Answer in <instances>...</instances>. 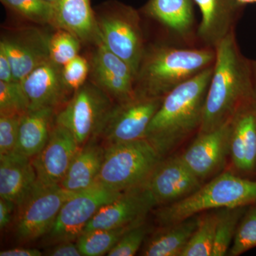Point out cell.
I'll return each mask as SVG.
<instances>
[{"instance_id":"21","label":"cell","mask_w":256,"mask_h":256,"mask_svg":"<svg viewBox=\"0 0 256 256\" xmlns=\"http://www.w3.org/2000/svg\"><path fill=\"white\" fill-rule=\"evenodd\" d=\"M105 156V146L96 139L82 146L60 186L67 191L78 193L96 183Z\"/></svg>"},{"instance_id":"1","label":"cell","mask_w":256,"mask_h":256,"mask_svg":"<svg viewBox=\"0 0 256 256\" xmlns=\"http://www.w3.org/2000/svg\"><path fill=\"white\" fill-rule=\"evenodd\" d=\"M214 50L213 73L198 133L210 132L226 124L239 108L254 96L252 63L240 53L234 30Z\"/></svg>"},{"instance_id":"7","label":"cell","mask_w":256,"mask_h":256,"mask_svg":"<svg viewBox=\"0 0 256 256\" xmlns=\"http://www.w3.org/2000/svg\"><path fill=\"white\" fill-rule=\"evenodd\" d=\"M99 40L122 58L137 75L146 47L140 18L136 10L120 5L96 18Z\"/></svg>"},{"instance_id":"17","label":"cell","mask_w":256,"mask_h":256,"mask_svg":"<svg viewBox=\"0 0 256 256\" xmlns=\"http://www.w3.org/2000/svg\"><path fill=\"white\" fill-rule=\"evenodd\" d=\"M230 154L236 169L256 174V99L250 98L230 120Z\"/></svg>"},{"instance_id":"28","label":"cell","mask_w":256,"mask_h":256,"mask_svg":"<svg viewBox=\"0 0 256 256\" xmlns=\"http://www.w3.org/2000/svg\"><path fill=\"white\" fill-rule=\"evenodd\" d=\"M218 218V212L200 218L198 226L181 256H212Z\"/></svg>"},{"instance_id":"8","label":"cell","mask_w":256,"mask_h":256,"mask_svg":"<svg viewBox=\"0 0 256 256\" xmlns=\"http://www.w3.org/2000/svg\"><path fill=\"white\" fill-rule=\"evenodd\" d=\"M75 194L64 190L60 185H44L36 182L18 206L15 228L16 237L28 242L46 236L64 204Z\"/></svg>"},{"instance_id":"13","label":"cell","mask_w":256,"mask_h":256,"mask_svg":"<svg viewBox=\"0 0 256 256\" xmlns=\"http://www.w3.org/2000/svg\"><path fill=\"white\" fill-rule=\"evenodd\" d=\"M230 120L210 132L198 133L195 140L180 156L202 181L220 171L230 154Z\"/></svg>"},{"instance_id":"15","label":"cell","mask_w":256,"mask_h":256,"mask_svg":"<svg viewBox=\"0 0 256 256\" xmlns=\"http://www.w3.org/2000/svg\"><path fill=\"white\" fill-rule=\"evenodd\" d=\"M146 184L156 205H168L196 191L202 186V180L176 156L161 160Z\"/></svg>"},{"instance_id":"24","label":"cell","mask_w":256,"mask_h":256,"mask_svg":"<svg viewBox=\"0 0 256 256\" xmlns=\"http://www.w3.org/2000/svg\"><path fill=\"white\" fill-rule=\"evenodd\" d=\"M194 0H149L146 13L174 34L186 37L194 24Z\"/></svg>"},{"instance_id":"6","label":"cell","mask_w":256,"mask_h":256,"mask_svg":"<svg viewBox=\"0 0 256 256\" xmlns=\"http://www.w3.org/2000/svg\"><path fill=\"white\" fill-rule=\"evenodd\" d=\"M114 105L110 96L96 84L86 82L56 116V124L66 128L79 146L97 139Z\"/></svg>"},{"instance_id":"30","label":"cell","mask_w":256,"mask_h":256,"mask_svg":"<svg viewBox=\"0 0 256 256\" xmlns=\"http://www.w3.org/2000/svg\"><path fill=\"white\" fill-rule=\"evenodd\" d=\"M80 42L78 37L70 32L58 28L50 36V60L62 68L78 56Z\"/></svg>"},{"instance_id":"35","label":"cell","mask_w":256,"mask_h":256,"mask_svg":"<svg viewBox=\"0 0 256 256\" xmlns=\"http://www.w3.org/2000/svg\"><path fill=\"white\" fill-rule=\"evenodd\" d=\"M90 69L87 60L79 55L62 67V78L69 92H76L86 84Z\"/></svg>"},{"instance_id":"12","label":"cell","mask_w":256,"mask_h":256,"mask_svg":"<svg viewBox=\"0 0 256 256\" xmlns=\"http://www.w3.org/2000/svg\"><path fill=\"white\" fill-rule=\"evenodd\" d=\"M80 148L70 131L56 124L43 149L32 158L37 182L60 185Z\"/></svg>"},{"instance_id":"25","label":"cell","mask_w":256,"mask_h":256,"mask_svg":"<svg viewBox=\"0 0 256 256\" xmlns=\"http://www.w3.org/2000/svg\"><path fill=\"white\" fill-rule=\"evenodd\" d=\"M200 218L196 216L163 226L153 236L143 248L142 256H181L194 233Z\"/></svg>"},{"instance_id":"11","label":"cell","mask_w":256,"mask_h":256,"mask_svg":"<svg viewBox=\"0 0 256 256\" xmlns=\"http://www.w3.org/2000/svg\"><path fill=\"white\" fill-rule=\"evenodd\" d=\"M156 206L146 184L122 192L114 201L101 207L88 223L84 232L138 225Z\"/></svg>"},{"instance_id":"18","label":"cell","mask_w":256,"mask_h":256,"mask_svg":"<svg viewBox=\"0 0 256 256\" xmlns=\"http://www.w3.org/2000/svg\"><path fill=\"white\" fill-rule=\"evenodd\" d=\"M62 68L48 60L22 80L30 105L28 110L46 108L55 109L64 102L70 92L64 84Z\"/></svg>"},{"instance_id":"20","label":"cell","mask_w":256,"mask_h":256,"mask_svg":"<svg viewBox=\"0 0 256 256\" xmlns=\"http://www.w3.org/2000/svg\"><path fill=\"white\" fill-rule=\"evenodd\" d=\"M201 12L197 36L206 46L215 48L234 30L240 8L235 0H194Z\"/></svg>"},{"instance_id":"42","label":"cell","mask_w":256,"mask_h":256,"mask_svg":"<svg viewBox=\"0 0 256 256\" xmlns=\"http://www.w3.org/2000/svg\"><path fill=\"white\" fill-rule=\"evenodd\" d=\"M46 1L50 2L53 3V4H55L57 2V1H58V0H46Z\"/></svg>"},{"instance_id":"27","label":"cell","mask_w":256,"mask_h":256,"mask_svg":"<svg viewBox=\"0 0 256 256\" xmlns=\"http://www.w3.org/2000/svg\"><path fill=\"white\" fill-rule=\"evenodd\" d=\"M246 206L222 208L218 212L212 256L228 255L236 233L239 222L246 212Z\"/></svg>"},{"instance_id":"34","label":"cell","mask_w":256,"mask_h":256,"mask_svg":"<svg viewBox=\"0 0 256 256\" xmlns=\"http://www.w3.org/2000/svg\"><path fill=\"white\" fill-rule=\"evenodd\" d=\"M21 116L0 114V156L15 152Z\"/></svg>"},{"instance_id":"38","label":"cell","mask_w":256,"mask_h":256,"mask_svg":"<svg viewBox=\"0 0 256 256\" xmlns=\"http://www.w3.org/2000/svg\"><path fill=\"white\" fill-rule=\"evenodd\" d=\"M16 205L12 202L0 198V228L3 230L8 226L12 220L13 210Z\"/></svg>"},{"instance_id":"29","label":"cell","mask_w":256,"mask_h":256,"mask_svg":"<svg viewBox=\"0 0 256 256\" xmlns=\"http://www.w3.org/2000/svg\"><path fill=\"white\" fill-rule=\"evenodd\" d=\"M2 3L26 20L55 26L56 6L46 0H1Z\"/></svg>"},{"instance_id":"23","label":"cell","mask_w":256,"mask_h":256,"mask_svg":"<svg viewBox=\"0 0 256 256\" xmlns=\"http://www.w3.org/2000/svg\"><path fill=\"white\" fill-rule=\"evenodd\" d=\"M54 110L46 108L28 110L22 116L16 152L32 159L43 149L50 138Z\"/></svg>"},{"instance_id":"33","label":"cell","mask_w":256,"mask_h":256,"mask_svg":"<svg viewBox=\"0 0 256 256\" xmlns=\"http://www.w3.org/2000/svg\"><path fill=\"white\" fill-rule=\"evenodd\" d=\"M146 224L141 223L128 230L120 240L108 252V256H132L136 255L148 233Z\"/></svg>"},{"instance_id":"16","label":"cell","mask_w":256,"mask_h":256,"mask_svg":"<svg viewBox=\"0 0 256 256\" xmlns=\"http://www.w3.org/2000/svg\"><path fill=\"white\" fill-rule=\"evenodd\" d=\"M92 62L95 84L118 102L134 98L136 75L122 58L110 52L98 40Z\"/></svg>"},{"instance_id":"39","label":"cell","mask_w":256,"mask_h":256,"mask_svg":"<svg viewBox=\"0 0 256 256\" xmlns=\"http://www.w3.org/2000/svg\"><path fill=\"white\" fill-rule=\"evenodd\" d=\"M43 252L38 249L35 248H18L9 249V250H2L0 252L1 256H41Z\"/></svg>"},{"instance_id":"40","label":"cell","mask_w":256,"mask_h":256,"mask_svg":"<svg viewBox=\"0 0 256 256\" xmlns=\"http://www.w3.org/2000/svg\"><path fill=\"white\" fill-rule=\"evenodd\" d=\"M252 76L254 96L256 99V62H252Z\"/></svg>"},{"instance_id":"14","label":"cell","mask_w":256,"mask_h":256,"mask_svg":"<svg viewBox=\"0 0 256 256\" xmlns=\"http://www.w3.org/2000/svg\"><path fill=\"white\" fill-rule=\"evenodd\" d=\"M50 36L34 28H26L4 36V48L12 68L14 80L22 82L35 68L50 60Z\"/></svg>"},{"instance_id":"36","label":"cell","mask_w":256,"mask_h":256,"mask_svg":"<svg viewBox=\"0 0 256 256\" xmlns=\"http://www.w3.org/2000/svg\"><path fill=\"white\" fill-rule=\"evenodd\" d=\"M64 242L54 244V246L46 250V256H80L76 242Z\"/></svg>"},{"instance_id":"10","label":"cell","mask_w":256,"mask_h":256,"mask_svg":"<svg viewBox=\"0 0 256 256\" xmlns=\"http://www.w3.org/2000/svg\"><path fill=\"white\" fill-rule=\"evenodd\" d=\"M162 100L136 96L131 100L118 102L109 112L98 138H100L106 146L144 139Z\"/></svg>"},{"instance_id":"3","label":"cell","mask_w":256,"mask_h":256,"mask_svg":"<svg viewBox=\"0 0 256 256\" xmlns=\"http://www.w3.org/2000/svg\"><path fill=\"white\" fill-rule=\"evenodd\" d=\"M215 50L159 45L144 52L136 78V94L163 98L175 88L213 66Z\"/></svg>"},{"instance_id":"31","label":"cell","mask_w":256,"mask_h":256,"mask_svg":"<svg viewBox=\"0 0 256 256\" xmlns=\"http://www.w3.org/2000/svg\"><path fill=\"white\" fill-rule=\"evenodd\" d=\"M30 109L22 82L0 80V114L23 116Z\"/></svg>"},{"instance_id":"5","label":"cell","mask_w":256,"mask_h":256,"mask_svg":"<svg viewBox=\"0 0 256 256\" xmlns=\"http://www.w3.org/2000/svg\"><path fill=\"white\" fill-rule=\"evenodd\" d=\"M162 158L146 139L105 146V156L96 183L114 192L141 186Z\"/></svg>"},{"instance_id":"9","label":"cell","mask_w":256,"mask_h":256,"mask_svg":"<svg viewBox=\"0 0 256 256\" xmlns=\"http://www.w3.org/2000/svg\"><path fill=\"white\" fill-rule=\"evenodd\" d=\"M122 192L112 191L96 183L92 188L76 193L60 208L53 226L46 235L48 242H76L98 210Z\"/></svg>"},{"instance_id":"4","label":"cell","mask_w":256,"mask_h":256,"mask_svg":"<svg viewBox=\"0 0 256 256\" xmlns=\"http://www.w3.org/2000/svg\"><path fill=\"white\" fill-rule=\"evenodd\" d=\"M255 204L256 180L226 172L182 200L162 208L156 212V220L166 226L205 210Z\"/></svg>"},{"instance_id":"22","label":"cell","mask_w":256,"mask_h":256,"mask_svg":"<svg viewBox=\"0 0 256 256\" xmlns=\"http://www.w3.org/2000/svg\"><path fill=\"white\" fill-rule=\"evenodd\" d=\"M55 6V28L70 32L82 42L98 41L90 0H58Z\"/></svg>"},{"instance_id":"37","label":"cell","mask_w":256,"mask_h":256,"mask_svg":"<svg viewBox=\"0 0 256 256\" xmlns=\"http://www.w3.org/2000/svg\"><path fill=\"white\" fill-rule=\"evenodd\" d=\"M0 80L4 82L14 80L11 63L4 48L2 46H0Z\"/></svg>"},{"instance_id":"2","label":"cell","mask_w":256,"mask_h":256,"mask_svg":"<svg viewBox=\"0 0 256 256\" xmlns=\"http://www.w3.org/2000/svg\"><path fill=\"white\" fill-rule=\"evenodd\" d=\"M212 73L213 66L163 98L144 138L162 158L174 150L192 133L200 130Z\"/></svg>"},{"instance_id":"41","label":"cell","mask_w":256,"mask_h":256,"mask_svg":"<svg viewBox=\"0 0 256 256\" xmlns=\"http://www.w3.org/2000/svg\"><path fill=\"white\" fill-rule=\"evenodd\" d=\"M235 2L240 8L246 4H256V0H235Z\"/></svg>"},{"instance_id":"19","label":"cell","mask_w":256,"mask_h":256,"mask_svg":"<svg viewBox=\"0 0 256 256\" xmlns=\"http://www.w3.org/2000/svg\"><path fill=\"white\" fill-rule=\"evenodd\" d=\"M37 182L31 158L14 152L0 156V196L20 206Z\"/></svg>"},{"instance_id":"26","label":"cell","mask_w":256,"mask_h":256,"mask_svg":"<svg viewBox=\"0 0 256 256\" xmlns=\"http://www.w3.org/2000/svg\"><path fill=\"white\" fill-rule=\"evenodd\" d=\"M136 226L137 225L84 232L76 240L80 254L84 256L107 255L122 236Z\"/></svg>"},{"instance_id":"32","label":"cell","mask_w":256,"mask_h":256,"mask_svg":"<svg viewBox=\"0 0 256 256\" xmlns=\"http://www.w3.org/2000/svg\"><path fill=\"white\" fill-rule=\"evenodd\" d=\"M256 247V207L246 212L238 224L228 255H242Z\"/></svg>"}]
</instances>
